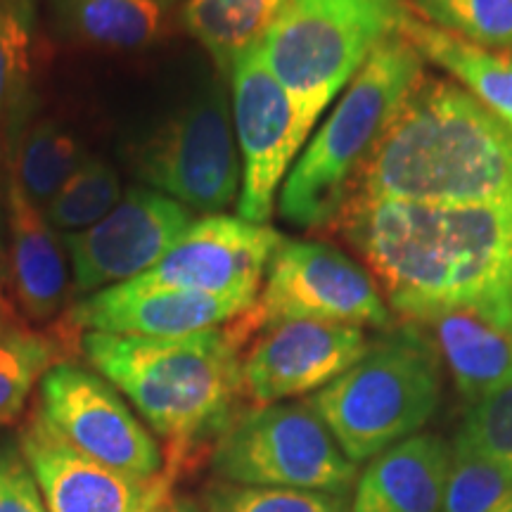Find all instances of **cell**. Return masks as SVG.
I'll list each match as a JSON object with an SVG mask.
<instances>
[{"instance_id": "32", "label": "cell", "mask_w": 512, "mask_h": 512, "mask_svg": "<svg viewBox=\"0 0 512 512\" xmlns=\"http://www.w3.org/2000/svg\"><path fill=\"white\" fill-rule=\"evenodd\" d=\"M155 512H209L192 498H166Z\"/></svg>"}, {"instance_id": "27", "label": "cell", "mask_w": 512, "mask_h": 512, "mask_svg": "<svg viewBox=\"0 0 512 512\" xmlns=\"http://www.w3.org/2000/svg\"><path fill=\"white\" fill-rule=\"evenodd\" d=\"M420 19L496 53H512V0H413Z\"/></svg>"}, {"instance_id": "23", "label": "cell", "mask_w": 512, "mask_h": 512, "mask_svg": "<svg viewBox=\"0 0 512 512\" xmlns=\"http://www.w3.org/2000/svg\"><path fill=\"white\" fill-rule=\"evenodd\" d=\"M86 147L55 119H38L19 136L15 181L36 207H46L86 164Z\"/></svg>"}, {"instance_id": "20", "label": "cell", "mask_w": 512, "mask_h": 512, "mask_svg": "<svg viewBox=\"0 0 512 512\" xmlns=\"http://www.w3.org/2000/svg\"><path fill=\"white\" fill-rule=\"evenodd\" d=\"M399 34L418 50L420 57L439 64L448 74L456 76L460 86L472 93L482 105L501 119L512 131V55L484 50L448 31L432 27L430 22L413 15L406 3Z\"/></svg>"}, {"instance_id": "26", "label": "cell", "mask_w": 512, "mask_h": 512, "mask_svg": "<svg viewBox=\"0 0 512 512\" xmlns=\"http://www.w3.org/2000/svg\"><path fill=\"white\" fill-rule=\"evenodd\" d=\"M121 197L124 190L117 169L105 159L88 157L86 164L43 207V216L53 228L76 233L105 219Z\"/></svg>"}, {"instance_id": "17", "label": "cell", "mask_w": 512, "mask_h": 512, "mask_svg": "<svg viewBox=\"0 0 512 512\" xmlns=\"http://www.w3.org/2000/svg\"><path fill=\"white\" fill-rule=\"evenodd\" d=\"M451 446L413 434L368 460L356 479L351 512H441Z\"/></svg>"}, {"instance_id": "11", "label": "cell", "mask_w": 512, "mask_h": 512, "mask_svg": "<svg viewBox=\"0 0 512 512\" xmlns=\"http://www.w3.org/2000/svg\"><path fill=\"white\" fill-rule=\"evenodd\" d=\"M230 83L235 140L242 155L238 216L252 223H268L278 185L287 178L306 136L290 95L261 60L259 46L235 62Z\"/></svg>"}, {"instance_id": "12", "label": "cell", "mask_w": 512, "mask_h": 512, "mask_svg": "<svg viewBox=\"0 0 512 512\" xmlns=\"http://www.w3.org/2000/svg\"><path fill=\"white\" fill-rule=\"evenodd\" d=\"M195 219L174 197L131 188L105 219L64 235L76 290L95 292L124 285L155 268Z\"/></svg>"}, {"instance_id": "24", "label": "cell", "mask_w": 512, "mask_h": 512, "mask_svg": "<svg viewBox=\"0 0 512 512\" xmlns=\"http://www.w3.org/2000/svg\"><path fill=\"white\" fill-rule=\"evenodd\" d=\"M60 361L57 337L19 323L0 328V427L24 413L36 384Z\"/></svg>"}, {"instance_id": "28", "label": "cell", "mask_w": 512, "mask_h": 512, "mask_svg": "<svg viewBox=\"0 0 512 512\" xmlns=\"http://www.w3.org/2000/svg\"><path fill=\"white\" fill-rule=\"evenodd\" d=\"M34 0H0V119L15 117L31 74Z\"/></svg>"}, {"instance_id": "30", "label": "cell", "mask_w": 512, "mask_h": 512, "mask_svg": "<svg viewBox=\"0 0 512 512\" xmlns=\"http://www.w3.org/2000/svg\"><path fill=\"white\" fill-rule=\"evenodd\" d=\"M456 441L512 467V384L472 403Z\"/></svg>"}, {"instance_id": "3", "label": "cell", "mask_w": 512, "mask_h": 512, "mask_svg": "<svg viewBox=\"0 0 512 512\" xmlns=\"http://www.w3.org/2000/svg\"><path fill=\"white\" fill-rule=\"evenodd\" d=\"M349 200L512 204V131L463 86L425 74L361 166Z\"/></svg>"}, {"instance_id": "31", "label": "cell", "mask_w": 512, "mask_h": 512, "mask_svg": "<svg viewBox=\"0 0 512 512\" xmlns=\"http://www.w3.org/2000/svg\"><path fill=\"white\" fill-rule=\"evenodd\" d=\"M0 512H48L19 437H0Z\"/></svg>"}, {"instance_id": "2", "label": "cell", "mask_w": 512, "mask_h": 512, "mask_svg": "<svg viewBox=\"0 0 512 512\" xmlns=\"http://www.w3.org/2000/svg\"><path fill=\"white\" fill-rule=\"evenodd\" d=\"M261 330L254 306L221 328L185 337L83 332L81 351L136 406L164 444L166 475H181L211 453L245 401L242 363Z\"/></svg>"}, {"instance_id": "15", "label": "cell", "mask_w": 512, "mask_h": 512, "mask_svg": "<svg viewBox=\"0 0 512 512\" xmlns=\"http://www.w3.org/2000/svg\"><path fill=\"white\" fill-rule=\"evenodd\" d=\"M48 512H155L171 498L174 477L133 479L83 456L31 411L17 432Z\"/></svg>"}, {"instance_id": "21", "label": "cell", "mask_w": 512, "mask_h": 512, "mask_svg": "<svg viewBox=\"0 0 512 512\" xmlns=\"http://www.w3.org/2000/svg\"><path fill=\"white\" fill-rule=\"evenodd\" d=\"M57 34L81 46L140 50L166 34L162 0H50Z\"/></svg>"}, {"instance_id": "1", "label": "cell", "mask_w": 512, "mask_h": 512, "mask_svg": "<svg viewBox=\"0 0 512 512\" xmlns=\"http://www.w3.org/2000/svg\"><path fill=\"white\" fill-rule=\"evenodd\" d=\"M332 226L408 323L465 311L512 335V204L349 200Z\"/></svg>"}, {"instance_id": "33", "label": "cell", "mask_w": 512, "mask_h": 512, "mask_svg": "<svg viewBox=\"0 0 512 512\" xmlns=\"http://www.w3.org/2000/svg\"><path fill=\"white\" fill-rule=\"evenodd\" d=\"M10 323H12L10 311H8V306H5L3 297H0V328H5V325H10Z\"/></svg>"}, {"instance_id": "19", "label": "cell", "mask_w": 512, "mask_h": 512, "mask_svg": "<svg viewBox=\"0 0 512 512\" xmlns=\"http://www.w3.org/2000/svg\"><path fill=\"white\" fill-rule=\"evenodd\" d=\"M411 325L430 332V342L444 358L465 401L477 403L512 384L510 332L465 311L439 313Z\"/></svg>"}, {"instance_id": "29", "label": "cell", "mask_w": 512, "mask_h": 512, "mask_svg": "<svg viewBox=\"0 0 512 512\" xmlns=\"http://www.w3.org/2000/svg\"><path fill=\"white\" fill-rule=\"evenodd\" d=\"M209 512H351L347 496L216 482L204 496Z\"/></svg>"}, {"instance_id": "4", "label": "cell", "mask_w": 512, "mask_h": 512, "mask_svg": "<svg viewBox=\"0 0 512 512\" xmlns=\"http://www.w3.org/2000/svg\"><path fill=\"white\" fill-rule=\"evenodd\" d=\"M422 76L420 53L399 31L370 53L285 178L278 211L287 223L306 230L332 226L358 171Z\"/></svg>"}, {"instance_id": "16", "label": "cell", "mask_w": 512, "mask_h": 512, "mask_svg": "<svg viewBox=\"0 0 512 512\" xmlns=\"http://www.w3.org/2000/svg\"><path fill=\"white\" fill-rule=\"evenodd\" d=\"M254 304L211 294L145 287L128 280L81 299L69 311V323L83 332L124 337H185L221 328Z\"/></svg>"}, {"instance_id": "6", "label": "cell", "mask_w": 512, "mask_h": 512, "mask_svg": "<svg viewBox=\"0 0 512 512\" xmlns=\"http://www.w3.org/2000/svg\"><path fill=\"white\" fill-rule=\"evenodd\" d=\"M403 10V0H287L259 53L306 138L370 53L399 31Z\"/></svg>"}, {"instance_id": "10", "label": "cell", "mask_w": 512, "mask_h": 512, "mask_svg": "<svg viewBox=\"0 0 512 512\" xmlns=\"http://www.w3.org/2000/svg\"><path fill=\"white\" fill-rule=\"evenodd\" d=\"M261 328L280 320L389 328L392 313L366 268L325 242H283L254 304Z\"/></svg>"}, {"instance_id": "22", "label": "cell", "mask_w": 512, "mask_h": 512, "mask_svg": "<svg viewBox=\"0 0 512 512\" xmlns=\"http://www.w3.org/2000/svg\"><path fill=\"white\" fill-rule=\"evenodd\" d=\"M287 0H188L181 22L188 34L211 55L221 72L261 46Z\"/></svg>"}, {"instance_id": "35", "label": "cell", "mask_w": 512, "mask_h": 512, "mask_svg": "<svg viewBox=\"0 0 512 512\" xmlns=\"http://www.w3.org/2000/svg\"><path fill=\"white\" fill-rule=\"evenodd\" d=\"M162 3H164V0H162Z\"/></svg>"}, {"instance_id": "25", "label": "cell", "mask_w": 512, "mask_h": 512, "mask_svg": "<svg viewBox=\"0 0 512 512\" xmlns=\"http://www.w3.org/2000/svg\"><path fill=\"white\" fill-rule=\"evenodd\" d=\"M441 512H512V467L453 441Z\"/></svg>"}, {"instance_id": "7", "label": "cell", "mask_w": 512, "mask_h": 512, "mask_svg": "<svg viewBox=\"0 0 512 512\" xmlns=\"http://www.w3.org/2000/svg\"><path fill=\"white\" fill-rule=\"evenodd\" d=\"M209 456L216 479L226 484L347 496L358 479V465L309 401L242 408Z\"/></svg>"}, {"instance_id": "9", "label": "cell", "mask_w": 512, "mask_h": 512, "mask_svg": "<svg viewBox=\"0 0 512 512\" xmlns=\"http://www.w3.org/2000/svg\"><path fill=\"white\" fill-rule=\"evenodd\" d=\"M36 411L83 456L143 482L166 475L155 434L100 373L69 361L55 363L38 382Z\"/></svg>"}, {"instance_id": "5", "label": "cell", "mask_w": 512, "mask_h": 512, "mask_svg": "<svg viewBox=\"0 0 512 512\" xmlns=\"http://www.w3.org/2000/svg\"><path fill=\"white\" fill-rule=\"evenodd\" d=\"M441 399L439 354L415 325L370 342L347 373L309 399L351 463H368L430 422Z\"/></svg>"}, {"instance_id": "18", "label": "cell", "mask_w": 512, "mask_h": 512, "mask_svg": "<svg viewBox=\"0 0 512 512\" xmlns=\"http://www.w3.org/2000/svg\"><path fill=\"white\" fill-rule=\"evenodd\" d=\"M10 209V273L15 297L31 320H48L60 313L69 294V275L55 228L43 209L24 195L12 178L8 185Z\"/></svg>"}, {"instance_id": "14", "label": "cell", "mask_w": 512, "mask_h": 512, "mask_svg": "<svg viewBox=\"0 0 512 512\" xmlns=\"http://www.w3.org/2000/svg\"><path fill=\"white\" fill-rule=\"evenodd\" d=\"M370 347L363 328L325 320H280L264 325L242 363L245 401L271 406L320 392L361 361Z\"/></svg>"}, {"instance_id": "34", "label": "cell", "mask_w": 512, "mask_h": 512, "mask_svg": "<svg viewBox=\"0 0 512 512\" xmlns=\"http://www.w3.org/2000/svg\"><path fill=\"white\" fill-rule=\"evenodd\" d=\"M5 273H8V266H5V252H3V245H0V280L5 278Z\"/></svg>"}, {"instance_id": "13", "label": "cell", "mask_w": 512, "mask_h": 512, "mask_svg": "<svg viewBox=\"0 0 512 512\" xmlns=\"http://www.w3.org/2000/svg\"><path fill=\"white\" fill-rule=\"evenodd\" d=\"M283 242V235L268 223L207 214L185 230L155 268L133 278V283L256 304L264 273Z\"/></svg>"}, {"instance_id": "8", "label": "cell", "mask_w": 512, "mask_h": 512, "mask_svg": "<svg viewBox=\"0 0 512 512\" xmlns=\"http://www.w3.org/2000/svg\"><path fill=\"white\" fill-rule=\"evenodd\" d=\"M133 171L190 211L219 214L238 200L242 164L221 83H209L147 133L133 152Z\"/></svg>"}]
</instances>
